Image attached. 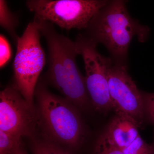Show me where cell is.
<instances>
[{
	"mask_svg": "<svg viewBox=\"0 0 154 154\" xmlns=\"http://www.w3.org/2000/svg\"><path fill=\"white\" fill-rule=\"evenodd\" d=\"M33 22L45 38L48 52V83L80 110H88L91 103L85 78L76 62L79 55L75 42L56 31L53 24L34 16Z\"/></svg>",
	"mask_w": 154,
	"mask_h": 154,
	"instance_id": "6da1fadb",
	"label": "cell"
},
{
	"mask_svg": "<svg viewBox=\"0 0 154 154\" xmlns=\"http://www.w3.org/2000/svg\"><path fill=\"white\" fill-rule=\"evenodd\" d=\"M34 99L42 137L71 152L79 148L85 133L77 107L64 97L51 93L42 81L37 83Z\"/></svg>",
	"mask_w": 154,
	"mask_h": 154,
	"instance_id": "7a4b0ae2",
	"label": "cell"
},
{
	"mask_svg": "<svg viewBox=\"0 0 154 154\" xmlns=\"http://www.w3.org/2000/svg\"><path fill=\"white\" fill-rule=\"evenodd\" d=\"M86 30V36L103 45L116 62L122 63H124L134 37L144 42L149 33L147 26L131 18L125 2L120 0L109 1L91 19Z\"/></svg>",
	"mask_w": 154,
	"mask_h": 154,
	"instance_id": "3957f363",
	"label": "cell"
},
{
	"mask_svg": "<svg viewBox=\"0 0 154 154\" xmlns=\"http://www.w3.org/2000/svg\"><path fill=\"white\" fill-rule=\"evenodd\" d=\"M40 35L34 22H30L17 41L13 64V85L32 107L35 106L34 92L45 63Z\"/></svg>",
	"mask_w": 154,
	"mask_h": 154,
	"instance_id": "277c9868",
	"label": "cell"
},
{
	"mask_svg": "<svg viewBox=\"0 0 154 154\" xmlns=\"http://www.w3.org/2000/svg\"><path fill=\"white\" fill-rule=\"evenodd\" d=\"M109 1L102 0H29L26 5L45 21L67 30L88 28L96 13Z\"/></svg>",
	"mask_w": 154,
	"mask_h": 154,
	"instance_id": "5b68a950",
	"label": "cell"
},
{
	"mask_svg": "<svg viewBox=\"0 0 154 154\" xmlns=\"http://www.w3.org/2000/svg\"><path fill=\"white\" fill-rule=\"evenodd\" d=\"M75 42L84 60L86 88L91 104L98 112L107 113L113 110L107 81L113 60L100 54L96 49L98 44L85 35L79 34Z\"/></svg>",
	"mask_w": 154,
	"mask_h": 154,
	"instance_id": "8992f818",
	"label": "cell"
},
{
	"mask_svg": "<svg viewBox=\"0 0 154 154\" xmlns=\"http://www.w3.org/2000/svg\"><path fill=\"white\" fill-rule=\"evenodd\" d=\"M38 128L35 106H31L14 85L1 91L0 130L32 140L36 137Z\"/></svg>",
	"mask_w": 154,
	"mask_h": 154,
	"instance_id": "52a82bcc",
	"label": "cell"
},
{
	"mask_svg": "<svg viewBox=\"0 0 154 154\" xmlns=\"http://www.w3.org/2000/svg\"><path fill=\"white\" fill-rule=\"evenodd\" d=\"M108 90L116 114L129 116L140 126L144 116L145 102L125 63L112 64L107 74Z\"/></svg>",
	"mask_w": 154,
	"mask_h": 154,
	"instance_id": "ba28073f",
	"label": "cell"
},
{
	"mask_svg": "<svg viewBox=\"0 0 154 154\" xmlns=\"http://www.w3.org/2000/svg\"><path fill=\"white\" fill-rule=\"evenodd\" d=\"M139 127L137 122L129 116L116 114L105 134L115 145L122 150L131 144L139 136Z\"/></svg>",
	"mask_w": 154,
	"mask_h": 154,
	"instance_id": "9c48e42d",
	"label": "cell"
},
{
	"mask_svg": "<svg viewBox=\"0 0 154 154\" xmlns=\"http://www.w3.org/2000/svg\"><path fill=\"white\" fill-rule=\"evenodd\" d=\"M19 24V16L10 10L7 2L0 1V25L8 32L17 45L19 36L17 34V27Z\"/></svg>",
	"mask_w": 154,
	"mask_h": 154,
	"instance_id": "30bf717a",
	"label": "cell"
},
{
	"mask_svg": "<svg viewBox=\"0 0 154 154\" xmlns=\"http://www.w3.org/2000/svg\"><path fill=\"white\" fill-rule=\"evenodd\" d=\"M30 149L32 154H72L70 152L43 137L31 140Z\"/></svg>",
	"mask_w": 154,
	"mask_h": 154,
	"instance_id": "8fae6325",
	"label": "cell"
},
{
	"mask_svg": "<svg viewBox=\"0 0 154 154\" xmlns=\"http://www.w3.org/2000/svg\"><path fill=\"white\" fill-rule=\"evenodd\" d=\"M21 137L0 130V154H13L21 144Z\"/></svg>",
	"mask_w": 154,
	"mask_h": 154,
	"instance_id": "7c38bea8",
	"label": "cell"
},
{
	"mask_svg": "<svg viewBox=\"0 0 154 154\" xmlns=\"http://www.w3.org/2000/svg\"><path fill=\"white\" fill-rule=\"evenodd\" d=\"M94 154H124L121 149L117 147L110 141L104 133L96 141Z\"/></svg>",
	"mask_w": 154,
	"mask_h": 154,
	"instance_id": "4fadbf2b",
	"label": "cell"
},
{
	"mask_svg": "<svg viewBox=\"0 0 154 154\" xmlns=\"http://www.w3.org/2000/svg\"><path fill=\"white\" fill-rule=\"evenodd\" d=\"M122 150L124 154H154V146L146 143L139 135L131 144Z\"/></svg>",
	"mask_w": 154,
	"mask_h": 154,
	"instance_id": "5bb4252c",
	"label": "cell"
},
{
	"mask_svg": "<svg viewBox=\"0 0 154 154\" xmlns=\"http://www.w3.org/2000/svg\"><path fill=\"white\" fill-rule=\"evenodd\" d=\"M12 56L11 45L4 35H0V67L2 68L8 62Z\"/></svg>",
	"mask_w": 154,
	"mask_h": 154,
	"instance_id": "9a60e30c",
	"label": "cell"
},
{
	"mask_svg": "<svg viewBox=\"0 0 154 154\" xmlns=\"http://www.w3.org/2000/svg\"><path fill=\"white\" fill-rule=\"evenodd\" d=\"M143 98L149 115L154 121V93L145 94Z\"/></svg>",
	"mask_w": 154,
	"mask_h": 154,
	"instance_id": "2e32d148",
	"label": "cell"
},
{
	"mask_svg": "<svg viewBox=\"0 0 154 154\" xmlns=\"http://www.w3.org/2000/svg\"><path fill=\"white\" fill-rule=\"evenodd\" d=\"M13 154H28V153L26 152L25 150L23 148L22 144H21L15 150Z\"/></svg>",
	"mask_w": 154,
	"mask_h": 154,
	"instance_id": "e0dca14e",
	"label": "cell"
}]
</instances>
